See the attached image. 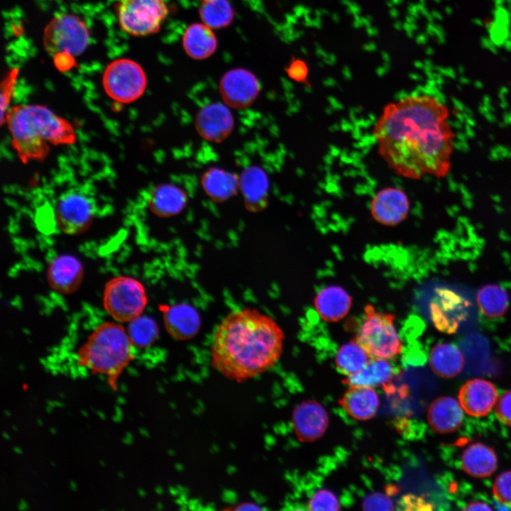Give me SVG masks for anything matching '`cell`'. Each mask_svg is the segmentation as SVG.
Here are the masks:
<instances>
[{"label":"cell","instance_id":"obj_1","mask_svg":"<svg viewBox=\"0 0 511 511\" xmlns=\"http://www.w3.org/2000/svg\"><path fill=\"white\" fill-rule=\"evenodd\" d=\"M449 115L446 104L427 94L388 104L373 129L379 154L402 177H445L451 167L456 137Z\"/></svg>","mask_w":511,"mask_h":511},{"label":"cell","instance_id":"obj_2","mask_svg":"<svg viewBox=\"0 0 511 511\" xmlns=\"http://www.w3.org/2000/svg\"><path fill=\"white\" fill-rule=\"evenodd\" d=\"M285 334L272 317L245 307L228 314L213 334L212 367L226 378L242 382L266 372L282 353Z\"/></svg>","mask_w":511,"mask_h":511},{"label":"cell","instance_id":"obj_3","mask_svg":"<svg viewBox=\"0 0 511 511\" xmlns=\"http://www.w3.org/2000/svg\"><path fill=\"white\" fill-rule=\"evenodd\" d=\"M4 122L8 126L12 145L23 163L43 159L50 145L71 144L76 138L74 128L67 119L41 105L10 108Z\"/></svg>","mask_w":511,"mask_h":511},{"label":"cell","instance_id":"obj_4","mask_svg":"<svg viewBox=\"0 0 511 511\" xmlns=\"http://www.w3.org/2000/svg\"><path fill=\"white\" fill-rule=\"evenodd\" d=\"M133 345L127 330L116 322L99 325L77 353L79 366L92 373L104 375L113 390L122 370L133 360Z\"/></svg>","mask_w":511,"mask_h":511},{"label":"cell","instance_id":"obj_5","mask_svg":"<svg viewBox=\"0 0 511 511\" xmlns=\"http://www.w3.org/2000/svg\"><path fill=\"white\" fill-rule=\"evenodd\" d=\"M364 318L354 339L371 358L391 359L402 351L395 326V316L378 311L370 304L364 307Z\"/></svg>","mask_w":511,"mask_h":511},{"label":"cell","instance_id":"obj_6","mask_svg":"<svg viewBox=\"0 0 511 511\" xmlns=\"http://www.w3.org/2000/svg\"><path fill=\"white\" fill-rule=\"evenodd\" d=\"M148 302L145 287L138 280L128 276L111 279L103 292V304L116 322H130L142 315Z\"/></svg>","mask_w":511,"mask_h":511},{"label":"cell","instance_id":"obj_7","mask_svg":"<svg viewBox=\"0 0 511 511\" xmlns=\"http://www.w3.org/2000/svg\"><path fill=\"white\" fill-rule=\"evenodd\" d=\"M97 204L94 197L83 187L65 190L56 199L54 216L57 226L67 234H78L91 224Z\"/></svg>","mask_w":511,"mask_h":511},{"label":"cell","instance_id":"obj_8","mask_svg":"<svg viewBox=\"0 0 511 511\" xmlns=\"http://www.w3.org/2000/svg\"><path fill=\"white\" fill-rule=\"evenodd\" d=\"M107 95L119 103H131L140 98L147 86L142 67L133 60L121 58L111 62L102 77Z\"/></svg>","mask_w":511,"mask_h":511},{"label":"cell","instance_id":"obj_9","mask_svg":"<svg viewBox=\"0 0 511 511\" xmlns=\"http://www.w3.org/2000/svg\"><path fill=\"white\" fill-rule=\"evenodd\" d=\"M118 20L121 28L134 36H145L159 31L168 9L164 0H120Z\"/></svg>","mask_w":511,"mask_h":511},{"label":"cell","instance_id":"obj_10","mask_svg":"<svg viewBox=\"0 0 511 511\" xmlns=\"http://www.w3.org/2000/svg\"><path fill=\"white\" fill-rule=\"evenodd\" d=\"M89 40L85 23L72 14L55 17L45 28V47L53 54L77 56L85 50Z\"/></svg>","mask_w":511,"mask_h":511},{"label":"cell","instance_id":"obj_11","mask_svg":"<svg viewBox=\"0 0 511 511\" xmlns=\"http://www.w3.org/2000/svg\"><path fill=\"white\" fill-rule=\"evenodd\" d=\"M468 302L455 292L439 289L429 309L435 327L446 334H454L467 317Z\"/></svg>","mask_w":511,"mask_h":511},{"label":"cell","instance_id":"obj_12","mask_svg":"<svg viewBox=\"0 0 511 511\" xmlns=\"http://www.w3.org/2000/svg\"><path fill=\"white\" fill-rule=\"evenodd\" d=\"M260 89L256 76L242 68L227 72L219 84V91L225 104L234 109L249 106L257 98Z\"/></svg>","mask_w":511,"mask_h":511},{"label":"cell","instance_id":"obj_13","mask_svg":"<svg viewBox=\"0 0 511 511\" xmlns=\"http://www.w3.org/2000/svg\"><path fill=\"white\" fill-rule=\"evenodd\" d=\"M410 206V200L405 191L389 187L378 191L373 197L370 203V214L377 222L393 226L407 218Z\"/></svg>","mask_w":511,"mask_h":511},{"label":"cell","instance_id":"obj_14","mask_svg":"<svg viewBox=\"0 0 511 511\" xmlns=\"http://www.w3.org/2000/svg\"><path fill=\"white\" fill-rule=\"evenodd\" d=\"M326 409L315 400H306L293 411L292 422L295 433L302 442H312L321 438L329 425Z\"/></svg>","mask_w":511,"mask_h":511},{"label":"cell","instance_id":"obj_15","mask_svg":"<svg viewBox=\"0 0 511 511\" xmlns=\"http://www.w3.org/2000/svg\"><path fill=\"white\" fill-rule=\"evenodd\" d=\"M194 126L197 133L210 142H221L231 133L233 118L229 109L214 102L202 107L197 113Z\"/></svg>","mask_w":511,"mask_h":511},{"label":"cell","instance_id":"obj_16","mask_svg":"<svg viewBox=\"0 0 511 511\" xmlns=\"http://www.w3.org/2000/svg\"><path fill=\"white\" fill-rule=\"evenodd\" d=\"M498 391L491 382L473 379L460 388L458 400L462 409L470 416L483 417L496 404Z\"/></svg>","mask_w":511,"mask_h":511},{"label":"cell","instance_id":"obj_17","mask_svg":"<svg viewBox=\"0 0 511 511\" xmlns=\"http://www.w3.org/2000/svg\"><path fill=\"white\" fill-rule=\"evenodd\" d=\"M50 287L61 294H71L81 285L84 277L82 265L75 257L62 255L51 261L48 268Z\"/></svg>","mask_w":511,"mask_h":511},{"label":"cell","instance_id":"obj_18","mask_svg":"<svg viewBox=\"0 0 511 511\" xmlns=\"http://www.w3.org/2000/svg\"><path fill=\"white\" fill-rule=\"evenodd\" d=\"M269 182L265 171L258 166L245 169L239 177V189L246 209L256 212L263 210L268 203Z\"/></svg>","mask_w":511,"mask_h":511},{"label":"cell","instance_id":"obj_19","mask_svg":"<svg viewBox=\"0 0 511 511\" xmlns=\"http://www.w3.org/2000/svg\"><path fill=\"white\" fill-rule=\"evenodd\" d=\"M353 300L347 291L339 285H329L320 290L314 299L319 316L329 322H338L348 313Z\"/></svg>","mask_w":511,"mask_h":511},{"label":"cell","instance_id":"obj_20","mask_svg":"<svg viewBox=\"0 0 511 511\" xmlns=\"http://www.w3.org/2000/svg\"><path fill=\"white\" fill-rule=\"evenodd\" d=\"M427 417L434 432L448 434L456 431L461 427L463 414L461 406L455 399L440 397L429 405Z\"/></svg>","mask_w":511,"mask_h":511},{"label":"cell","instance_id":"obj_21","mask_svg":"<svg viewBox=\"0 0 511 511\" xmlns=\"http://www.w3.org/2000/svg\"><path fill=\"white\" fill-rule=\"evenodd\" d=\"M339 403L346 413L356 420H368L377 413L380 400L373 388L350 386Z\"/></svg>","mask_w":511,"mask_h":511},{"label":"cell","instance_id":"obj_22","mask_svg":"<svg viewBox=\"0 0 511 511\" xmlns=\"http://www.w3.org/2000/svg\"><path fill=\"white\" fill-rule=\"evenodd\" d=\"M187 202V194L181 188L171 184H162L151 191L148 205L154 214L170 217L179 214Z\"/></svg>","mask_w":511,"mask_h":511},{"label":"cell","instance_id":"obj_23","mask_svg":"<svg viewBox=\"0 0 511 511\" xmlns=\"http://www.w3.org/2000/svg\"><path fill=\"white\" fill-rule=\"evenodd\" d=\"M164 323L168 333L180 340L194 336L200 324L197 312L186 304L171 306L164 311Z\"/></svg>","mask_w":511,"mask_h":511},{"label":"cell","instance_id":"obj_24","mask_svg":"<svg viewBox=\"0 0 511 511\" xmlns=\"http://www.w3.org/2000/svg\"><path fill=\"white\" fill-rule=\"evenodd\" d=\"M497 466L498 458L494 450L484 444H472L462 454L461 468L473 477H488Z\"/></svg>","mask_w":511,"mask_h":511},{"label":"cell","instance_id":"obj_25","mask_svg":"<svg viewBox=\"0 0 511 511\" xmlns=\"http://www.w3.org/2000/svg\"><path fill=\"white\" fill-rule=\"evenodd\" d=\"M182 45L188 56L204 60L215 52L217 40L212 28L204 23H193L183 34Z\"/></svg>","mask_w":511,"mask_h":511},{"label":"cell","instance_id":"obj_26","mask_svg":"<svg viewBox=\"0 0 511 511\" xmlns=\"http://www.w3.org/2000/svg\"><path fill=\"white\" fill-rule=\"evenodd\" d=\"M394 376V368L386 359L370 358L358 372L346 376L342 382L349 386L377 388L386 386Z\"/></svg>","mask_w":511,"mask_h":511},{"label":"cell","instance_id":"obj_27","mask_svg":"<svg viewBox=\"0 0 511 511\" xmlns=\"http://www.w3.org/2000/svg\"><path fill=\"white\" fill-rule=\"evenodd\" d=\"M201 183L206 194L214 202H224L239 189V177L225 170L211 167L204 172Z\"/></svg>","mask_w":511,"mask_h":511},{"label":"cell","instance_id":"obj_28","mask_svg":"<svg viewBox=\"0 0 511 511\" xmlns=\"http://www.w3.org/2000/svg\"><path fill=\"white\" fill-rule=\"evenodd\" d=\"M429 360L434 373L444 378L456 376L464 365L463 356L460 349L448 343L434 346L430 351Z\"/></svg>","mask_w":511,"mask_h":511},{"label":"cell","instance_id":"obj_29","mask_svg":"<svg viewBox=\"0 0 511 511\" xmlns=\"http://www.w3.org/2000/svg\"><path fill=\"white\" fill-rule=\"evenodd\" d=\"M370 358L353 339L339 348L335 356V366L339 373L348 376L361 370Z\"/></svg>","mask_w":511,"mask_h":511},{"label":"cell","instance_id":"obj_30","mask_svg":"<svg viewBox=\"0 0 511 511\" xmlns=\"http://www.w3.org/2000/svg\"><path fill=\"white\" fill-rule=\"evenodd\" d=\"M477 302L481 312L490 318L502 316L509 305L506 291L498 285H486L477 294Z\"/></svg>","mask_w":511,"mask_h":511},{"label":"cell","instance_id":"obj_31","mask_svg":"<svg viewBox=\"0 0 511 511\" xmlns=\"http://www.w3.org/2000/svg\"><path fill=\"white\" fill-rule=\"evenodd\" d=\"M199 13L203 23L215 29L229 26L234 16L233 8L227 0L203 1Z\"/></svg>","mask_w":511,"mask_h":511},{"label":"cell","instance_id":"obj_32","mask_svg":"<svg viewBox=\"0 0 511 511\" xmlns=\"http://www.w3.org/2000/svg\"><path fill=\"white\" fill-rule=\"evenodd\" d=\"M128 323L127 332L133 346L145 348L155 341L158 330L151 318L141 315Z\"/></svg>","mask_w":511,"mask_h":511},{"label":"cell","instance_id":"obj_33","mask_svg":"<svg viewBox=\"0 0 511 511\" xmlns=\"http://www.w3.org/2000/svg\"><path fill=\"white\" fill-rule=\"evenodd\" d=\"M309 510H339L340 503L331 490L323 488L317 490L308 502Z\"/></svg>","mask_w":511,"mask_h":511},{"label":"cell","instance_id":"obj_34","mask_svg":"<svg viewBox=\"0 0 511 511\" xmlns=\"http://www.w3.org/2000/svg\"><path fill=\"white\" fill-rule=\"evenodd\" d=\"M493 493L500 503L511 507V471L503 472L496 478Z\"/></svg>","mask_w":511,"mask_h":511},{"label":"cell","instance_id":"obj_35","mask_svg":"<svg viewBox=\"0 0 511 511\" xmlns=\"http://www.w3.org/2000/svg\"><path fill=\"white\" fill-rule=\"evenodd\" d=\"M364 510H393L392 502L388 494L375 492L367 495L362 502Z\"/></svg>","mask_w":511,"mask_h":511},{"label":"cell","instance_id":"obj_36","mask_svg":"<svg viewBox=\"0 0 511 511\" xmlns=\"http://www.w3.org/2000/svg\"><path fill=\"white\" fill-rule=\"evenodd\" d=\"M495 413L502 423L511 426V390L503 393L498 400Z\"/></svg>","mask_w":511,"mask_h":511},{"label":"cell","instance_id":"obj_37","mask_svg":"<svg viewBox=\"0 0 511 511\" xmlns=\"http://www.w3.org/2000/svg\"><path fill=\"white\" fill-rule=\"evenodd\" d=\"M287 72L291 79L309 85L307 82L308 67L304 61L294 60L290 65Z\"/></svg>","mask_w":511,"mask_h":511},{"label":"cell","instance_id":"obj_38","mask_svg":"<svg viewBox=\"0 0 511 511\" xmlns=\"http://www.w3.org/2000/svg\"><path fill=\"white\" fill-rule=\"evenodd\" d=\"M402 509L404 510H431L432 505L425 500L413 495H407L402 497L401 501Z\"/></svg>","mask_w":511,"mask_h":511},{"label":"cell","instance_id":"obj_39","mask_svg":"<svg viewBox=\"0 0 511 511\" xmlns=\"http://www.w3.org/2000/svg\"><path fill=\"white\" fill-rule=\"evenodd\" d=\"M465 510H491L492 508L487 504L481 502H473L468 504Z\"/></svg>","mask_w":511,"mask_h":511},{"label":"cell","instance_id":"obj_40","mask_svg":"<svg viewBox=\"0 0 511 511\" xmlns=\"http://www.w3.org/2000/svg\"><path fill=\"white\" fill-rule=\"evenodd\" d=\"M351 4L348 6V11H350L353 14L358 13L360 11V7L356 4H355V5L352 4V6H351Z\"/></svg>","mask_w":511,"mask_h":511},{"label":"cell","instance_id":"obj_41","mask_svg":"<svg viewBox=\"0 0 511 511\" xmlns=\"http://www.w3.org/2000/svg\"><path fill=\"white\" fill-rule=\"evenodd\" d=\"M375 48H376V46L373 43H368V44L365 45V46H364V49L367 51H373V50H375Z\"/></svg>","mask_w":511,"mask_h":511},{"label":"cell","instance_id":"obj_42","mask_svg":"<svg viewBox=\"0 0 511 511\" xmlns=\"http://www.w3.org/2000/svg\"><path fill=\"white\" fill-rule=\"evenodd\" d=\"M367 33L370 35H375L378 34V30L369 26L367 27Z\"/></svg>","mask_w":511,"mask_h":511},{"label":"cell","instance_id":"obj_43","mask_svg":"<svg viewBox=\"0 0 511 511\" xmlns=\"http://www.w3.org/2000/svg\"><path fill=\"white\" fill-rule=\"evenodd\" d=\"M390 14H391V16H392V17L395 18V17H397V16H398V12L397 11L396 9H392L390 11Z\"/></svg>","mask_w":511,"mask_h":511},{"label":"cell","instance_id":"obj_44","mask_svg":"<svg viewBox=\"0 0 511 511\" xmlns=\"http://www.w3.org/2000/svg\"><path fill=\"white\" fill-rule=\"evenodd\" d=\"M382 55H383V57L385 60H389V55H388V53H383Z\"/></svg>","mask_w":511,"mask_h":511},{"label":"cell","instance_id":"obj_45","mask_svg":"<svg viewBox=\"0 0 511 511\" xmlns=\"http://www.w3.org/2000/svg\"><path fill=\"white\" fill-rule=\"evenodd\" d=\"M395 26L397 29H400L402 27V25L400 22H396L395 24Z\"/></svg>","mask_w":511,"mask_h":511},{"label":"cell","instance_id":"obj_46","mask_svg":"<svg viewBox=\"0 0 511 511\" xmlns=\"http://www.w3.org/2000/svg\"><path fill=\"white\" fill-rule=\"evenodd\" d=\"M202 1H206V0H202Z\"/></svg>","mask_w":511,"mask_h":511}]
</instances>
